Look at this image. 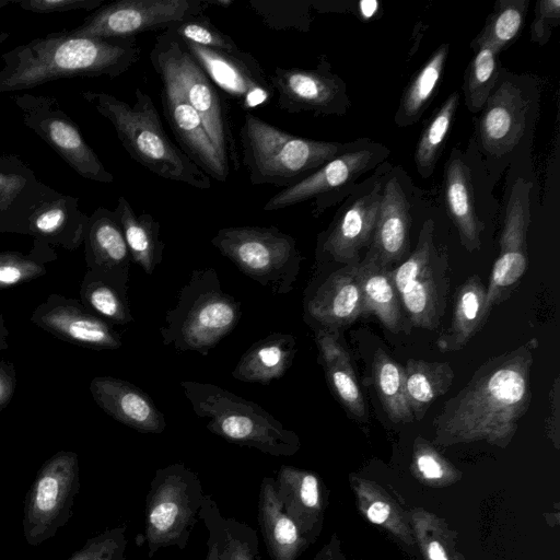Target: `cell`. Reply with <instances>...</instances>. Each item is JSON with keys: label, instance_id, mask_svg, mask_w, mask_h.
<instances>
[{"label": "cell", "instance_id": "cell-1", "mask_svg": "<svg viewBox=\"0 0 560 560\" xmlns=\"http://www.w3.org/2000/svg\"><path fill=\"white\" fill-rule=\"evenodd\" d=\"M536 338L483 362L433 420L441 446L482 441L505 448L527 412Z\"/></svg>", "mask_w": 560, "mask_h": 560}, {"label": "cell", "instance_id": "cell-2", "mask_svg": "<svg viewBox=\"0 0 560 560\" xmlns=\"http://www.w3.org/2000/svg\"><path fill=\"white\" fill-rule=\"evenodd\" d=\"M140 51L136 38H89L68 31L49 33L1 55L0 93L61 79H114L139 60Z\"/></svg>", "mask_w": 560, "mask_h": 560}, {"label": "cell", "instance_id": "cell-3", "mask_svg": "<svg viewBox=\"0 0 560 560\" xmlns=\"http://www.w3.org/2000/svg\"><path fill=\"white\" fill-rule=\"evenodd\" d=\"M82 97L114 127L128 154L154 175L196 189L211 187L210 177L166 135L152 98L140 88L133 104L105 92H82Z\"/></svg>", "mask_w": 560, "mask_h": 560}, {"label": "cell", "instance_id": "cell-4", "mask_svg": "<svg viewBox=\"0 0 560 560\" xmlns=\"http://www.w3.org/2000/svg\"><path fill=\"white\" fill-rule=\"evenodd\" d=\"M238 137L249 182L283 188L305 178L352 143L298 137L250 113L244 115Z\"/></svg>", "mask_w": 560, "mask_h": 560}, {"label": "cell", "instance_id": "cell-5", "mask_svg": "<svg viewBox=\"0 0 560 560\" xmlns=\"http://www.w3.org/2000/svg\"><path fill=\"white\" fill-rule=\"evenodd\" d=\"M179 386L206 428L225 441L277 457L300 450L299 435L258 404L212 383L180 381Z\"/></svg>", "mask_w": 560, "mask_h": 560}, {"label": "cell", "instance_id": "cell-6", "mask_svg": "<svg viewBox=\"0 0 560 560\" xmlns=\"http://www.w3.org/2000/svg\"><path fill=\"white\" fill-rule=\"evenodd\" d=\"M240 303L224 292L214 268L194 269L160 327L162 343L207 355L238 324Z\"/></svg>", "mask_w": 560, "mask_h": 560}, {"label": "cell", "instance_id": "cell-7", "mask_svg": "<svg viewBox=\"0 0 560 560\" xmlns=\"http://www.w3.org/2000/svg\"><path fill=\"white\" fill-rule=\"evenodd\" d=\"M203 498L198 474L183 463H173L155 470L143 510L149 558L161 548H186L200 520Z\"/></svg>", "mask_w": 560, "mask_h": 560}, {"label": "cell", "instance_id": "cell-8", "mask_svg": "<svg viewBox=\"0 0 560 560\" xmlns=\"http://www.w3.org/2000/svg\"><path fill=\"white\" fill-rule=\"evenodd\" d=\"M211 244L271 293L293 291L304 260L293 236L276 226H230L220 229Z\"/></svg>", "mask_w": 560, "mask_h": 560}, {"label": "cell", "instance_id": "cell-9", "mask_svg": "<svg viewBox=\"0 0 560 560\" xmlns=\"http://www.w3.org/2000/svg\"><path fill=\"white\" fill-rule=\"evenodd\" d=\"M434 222L424 221L417 245L398 266L388 270L408 328L434 330L445 313L450 293L447 249L433 240Z\"/></svg>", "mask_w": 560, "mask_h": 560}, {"label": "cell", "instance_id": "cell-10", "mask_svg": "<svg viewBox=\"0 0 560 560\" xmlns=\"http://www.w3.org/2000/svg\"><path fill=\"white\" fill-rule=\"evenodd\" d=\"M150 56L158 58L172 71L188 103L201 118L219 158L225 165L230 166L231 162L237 170L241 156L233 136L228 105L184 43L164 31L155 37Z\"/></svg>", "mask_w": 560, "mask_h": 560}, {"label": "cell", "instance_id": "cell-11", "mask_svg": "<svg viewBox=\"0 0 560 560\" xmlns=\"http://www.w3.org/2000/svg\"><path fill=\"white\" fill-rule=\"evenodd\" d=\"M88 222L77 197L37 179L0 220V233L30 235L37 242L74 250L83 244Z\"/></svg>", "mask_w": 560, "mask_h": 560}, {"label": "cell", "instance_id": "cell-12", "mask_svg": "<svg viewBox=\"0 0 560 560\" xmlns=\"http://www.w3.org/2000/svg\"><path fill=\"white\" fill-rule=\"evenodd\" d=\"M79 489L75 452L59 451L43 464L25 497L23 535L30 546L47 541L69 522Z\"/></svg>", "mask_w": 560, "mask_h": 560}, {"label": "cell", "instance_id": "cell-13", "mask_svg": "<svg viewBox=\"0 0 560 560\" xmlns=\"http://www.w3.org/2000/svg\"><path fill=\"white\" fill-rule=\"evenodd\" d=\"M388 153L387 148L369 139L353 141L343 153L273 195L262 209L276 211L313 200L312 213L319 217L327 208L348 196L354 187V180L383 162Z\"/></svg>", "mask_w": 560, "mask_h": 560}, {"label": "cell", "instance_id": "cell-14", "mask_svg": "<svg viewBox=\"0 0 560 560\" xmlns=\"http://www.w3.org/2000/svg\"><path fill=\"white\" fill-rule=\"evenodd\" d=\"M209 8L206 0H120L101 5L68 31L89 38L125 39L147 32L168 30Z\"/></svg>", "mask_w": 560, "mask_h": 560}, {"label": "cell", "instance_id": "cell-15", "mask_svg": "<svg viewBox=\"0 0 560 560\" xmlns=\"http://www.w3.org/2000/svg\"><path fill=\"white\" fill-rule=\"evenodd\" d=\"M23 124L45 141L81 177L112 184L114 175L88 144L77 124L54 96L21 94L12 97Z\"/></svg>", "mask_w": 560, "mask_h": 560}, {"label": "cell", "instance_id": "cell-16", "mask_svg": "<svg viewBox=\"0 0 560 560\" xmlns=\"http://www.w3.org/2000/svg\"><path fill=\"white\" fill-rule=\"evenodd\" d=\"M382 179L376 177L369 185L363 183L338 209L328 229L318 235L317 258L341 266H357L360 252L369 247L378 217Z\"/></svg>", "mask_w": 560, "mask_h": 560}, {"label": "cell", "instance_id": "cell-17", "mask_svg": "<svg viewBox=\"0 0 560 560\" xmlns=\"http://www.w3.org/2000/svg\"><path fill=\"white\" fill-rule=\"evenodd\" d=\"M268 78L277 106L285 113L340 116L350 106L345 82L331 71L324 55L314 69L276 67Z\"/></svg>", "mask_w": 560, "mask_h": 560}, {"label": "cell", "instance_id": "cell-18", "mask_svg": "<svg viewBox=\"0 0 560 560\" xmlns=\"http://www.w3.org/2000/svg\"><path fill=\"white\" fill-rule=\"evenodd\" d=\"M530 184L518 178L506 207L500 235V252L489 277L483 307L487 322L492 308L510 298L528 267L527 230Z\"/></svg>", "mask_w": 560, "mask_h": 560}, {"label": "cell", "instance_id": "cell-19", "mask_svg": "<svg viewBox=\"0 0 560 560\" xmlns=\"http://www.w3.org/2000/svg\"><path fill=\"white\" fill-rule=\"evenodd\" d=\"M183 43L212 83L244 109L265 106L275 96L268 74L249 52Z\"/></svg>", "mask_w": 560, "mask_h": 560}, {"label": "cell", "instance_id": "cell-20", "mask_svg": "<svg viewBox=\"0 0 560 560\" xmlns=\"http://www.w3.org/2000/svg\"><path fill=\"white\" fill-rule=\"evenodd\" d=\"M150 61L160 77L164 114L176 139L208 176L225 183L230 167L219 158L201 118L188 103L177 79L158 58L150 56Z\"/></svg>", "mask_w": 560, "mask_h": 560}, {"label": "cell", "instance_id": "cell-21", "mask_svg": "<svg viewBox=\"0 0 560 560\" xmlns=\"http://www.w3.org/2000/svg\"><path fill=\"white\" fill-rule=\"evenodd\" d=\"M362 316V295L355 266L319 273L303 298V319L314 330L339 331Z\"/></svg>", "mask_w": 560, "mask_h": 560}, {"label": "cell", "instance_id": "cell-22", "mask_svg": "<svg viewBox=\"0 0 560 560\" xmlns=\"http://www.w3.org/2000/svg\"><path fill=\"white\" fill-rule=\"evenodd\" d=\"M31 322L57 338L94 350L121 347L110 324L90 312L80 300L51 293L32 313Z\"/></svg>", "mask_w": 560, "mask_h": 560}, {"label": "cell", "instance_id": "cell-23", "mask_svg": "<svg viewBox=\"0 0 560 560\" xmlns=\"http://www.w3.org/2000/svg\"><path fill=\"white\" fill-rule=\"evenodd\" d=\"M83 245L88 271L128 292L131 258L113 210L98 207L89 215Z\"/></svg>", "mask_w": 560, "mask_h": 560}, {"label": "cell", "instance_id": "cell-24", "mask_svg": "<svg viewBox=\"0 0 560 560\" xmlns=\"http://www.w3.org/2000/svg\"><path fill=\"white\" fill-rule=\"evenodd\" d=\"M528 103L516 84L504 80L490 93L479 118V138L491 155H503L520 141L525 130Z\"/></svg>", "mask_w": 560, "mask_h": 560}, {"label": "cell", "instance_id": "cell-25", "mask_svg": "<svg viewBox=\"0 0 560 560\" xmlns=\"http://www.w3.org/2000/svg\"><path fill=\"white\" fill-rule=\"evenodd\" d=\"M89 388L97 406L116 421L142 433L159 434L165 430L164 415L145 392L130 382L96 376Z\"/></svg>", "mask_w": 560, "mask_h": 560}, {"label": "cell", "instance_id": "cell-26", "mask_svg": "<svg viewBox=\"0 0 560 560\" xmlns=\"http://www.w3.org/2000/svg\"><path fill=\"white\" fill-rule=\"evenodd\" d=\"M276 491L285 513L311 544L320 534L326 508L325 486L314 471L282 465L275 478Z\"/></svg>", "mask_w": 560, "mask_h": 560}, {"label": "cell", "instance_id": "cell-27", "mask_svg": "<svg viewBox=\"0 0 560 560\" xmlns=\"http://www.w3.org/2000/svg\"><path fill=\"white\" fill-rule=\"evenodd\" d=\"M410 203L397 177L382 188L378 217L369 252L387 269L405 260L410 247Z\"/></svg>", "mask_w": 560, "mask_h": 560}, {"label": "cell", "instance_id": "cell-28", "mask_svg": "<svg viewBox=\"0 0 560 560\" xmlns=\"http://www.w3.org/2000/svg\"><path fill=\"white\" fill-rule=\"evenodd\" d=\"M318 349L327 384L349 416L365 421L369 412L358 383L350 353L340 340L339 331L315 329Z\"/></svg>", "mask_w": 560, "mask_h": 560}, {"label": "cell", "instance_id": "cell-29", "mask_svg": "<svg viewBox=\"0 0 560 560\" xmlns=\"http://www.w3.org/2000/svg\"><path fill=\"white\" fill-rule=\"evenodd\" d=\"M199 515L208 532L203 560H261L257 532L223 515L211 494H205Z\"/></svg>", "mask_w": 560, "mask_h": 560}, {"label": "cell", "instance_id": "cell-30", "mask_svg": "<svg viewBox=\"0 0 560 560\" xmlns=\"http://www.w3.org/2000/svg\"><path fill=\"white\" fill-rule=\"evenodd\" d=\"M257 518L271 560H298L310 546L295 522L282 508L273 477H264L260 482Z\"/></svg>", "mask_w": 560, "mask_h": 560}, {"label": "cell", "instance_id": "cell-31", "mask_svg": "<svg viewBox=\"0 0 560 560\" xmlns=\"http://www.w3.org/2000/svg\"><path fill=\"white\" fill-rule=\"evenodd\" d=\"M444 197L462 245L469 253L479 250L485 224L476 213L469 170L456 150L445 164Z\"/></svg>", "mask_w": 560, "mask_h": 560}, {"label": "cell", "instance_id": "cell-32", "mask_svg": "<svg viewBox=\"0 0 560 560\" xmlns=\"http://www.w3.org/2000/svg\"><path fill=\"white\" fill-rule=\"evenodd\" d=\"M362 295V315H374L393 334H409L396 289L387 268L369 250L355 266Z\"/></svg>", "mask_w": 560, "mask_h": 560}, {"label": "cell", "instance_id": "cell-33", "mask_svg": "<svg viewBox=\"0 0 560 560\" xmlns=\"http://www.w3.org/2000/svg\"><path fill=\"white\" fill-rule=\"evenodd\" d=\"M298 342L293 335L273 332L254 342L232 371L233 378L262 385L281 378L293 363Z\"/></svg>", "mask_w": 560, "mask_h": 560}, {"label": "cell", "instance_id": "cell-34", "mask_svg": "<svg viewBox=\"0 0 560 560\" xmlns=\"http://www.w3.org/2000/svg\"><path fill=\"white\" fill-rule=\"evenodd\" d=\"M121 228L131 262L138 265L148 276H151L163 260L165 244L160 238L159 221L142 212L136 214L128 200L120 196L113 210Z\"/></svg>", "mask_w": 560, "mask_h": 560}, {"label": "cell", "instance_id": "cell-35", "mask_svg": "<svg viewBox=\"0 0 560 560\" xmlns=\"http://www.w3.org/2000/svg\"><path fill=\"white\" fill-rule=\"evenodd\" d=\"M487 287L478 275L466 279L457 289L451 325L441 334L436 346L442 352L458 351L483 327Z\"/></svg>", "mask_w": 560, "mask_h": 560}, {"label": "cell", "instance_id": "cell-36", "mask_svg": "<svg viewBox=\"0 0 560 560\" xmlns=\"http://www.w3.org/2000/svg\"><path fill=\"white\" fill-rule=\"evenodd\" d=\"M350 485L361 514L407 546H413L415 538L408 514L376 482L355 475L350 476Z\"/></svg>", "mask_w": 560, "mask_h": 560}, {"label": "cell", "instance_id": "cell-37", "mask_svg": "<svg viewBox=\"0 0 560 560\" xmlns=\"http://www.w3.org/2000/svg\"><path fill=\"white\" fill-rule=\"evenodd\" d=\"M405 384L415 419L422 420L431 404L451 387L455 373L448 362L408 359Z\"/></svg>", "mask_w": 560, "mask_h": 560}, {"label": "cell", "instance_id": "cell-38", "mask_svg": "<svg viewBox=\"0 0 560 560\" xmlns=\"http://www.w3.org/2000/svg\"><path fill=\"white\" fill-rule=\"evenodd\" d=\"M448 48V44H442L409 82L395 116L398 126L415 124L427 109L441 81Z\"/></svg>", "mask_w": 560, "mask_h": 560}, {"label": "cell", "instance_id": "cell-39", "mask_svg": "<svg viewBox=\"0 0 560 560\" xmlns=\"http://www.w3.org/2000/svg\"><path fill=\"white\" fill-rule=\"evenodd\" d=\"M373 383L388 419L393 423H410L415 420L405 384V371L382 348L372 361Z\"/></svg>", "mask_w": 560, "mask_h": 560}, {"label": "cell", "instance_id": "cell-40", "mask_svg": "<svg viewBox=\"0 0 560 560\" xmlns=\"http://www.w3.org/2000/svg\"><path fill=\"white\" fill-rule=\"evenodd\" d=\"M80 302L93 314L108 324L132 323L128 292L107 280L86 271L80 285Z\"/></svg>", "mask_w": 560, "mask_h": 560}, {"label": "cell", "instance_id": "cell-41", "mask_svg": "<svg viewBox=\"0 0 560 560\" xmlns=\"http://www.w3.org/2000/svg\"><path fill=\"white\" fill-rule=\"evenodd\" d=\"M476 48L466 75L464 91L470 112L480 110L499 81V51L480 35L471 43Z\"/></svg>", "mask_w": 560, "mask_h": 560}, {"label": "cell", "instance_id": "cell-42", "mask_svg": "<svg viewBox=\"0 0 560 560\" xmlns=\"http://www.w3.org/2000/svg\"><path fill=\"white\" fill-rule=\"evenodd\" d=\"M407 514L424 560L458 559L455 534L441 517L423 509H413Z\"/></svg>", "mask_w": 560, "mask_h": 560}, {"label": "cell", "instance_id": "cell-43", "mask_svg": "<svg viewBox=\"0 0 560 560\" xmlns=\"http://www.w3.org/2000/svg\"><path fill=\"white\" fill-rule=\"evenodd\" d=\"M458 103L459 95L457 92H453L432 116L419 138L415 151V162L423 178L430 177L434 171Z\"/></svg>", "mask_w": 560, "mask_h": 560}, {"label": "cell", "instance_id": "cell-44", "mask_svg": "<svg viewBox=\"0 0 560 560\" xmlns=\"http://www.w3.org/2000/svg\"><path fill=\"white\" fill-rule=\"evenodd\" d=\"M410 470L421 483L434 488L451 486L462 478L460 470L422 436L413 442Z\"/></svg>", "mask_w": 560, "mask_h": 560}, {"label": "cell", "instance_id": "cell-45", "mask_svg": "<svg viewBox=\"0 0 560 560\" xmlns=\"http://www.w3.org/2000/svg\"><path fill=\"white\" fill-rule=\"evenodd\" d=\"M527 7L525 0L498 1L479 35L501 52L520 35Z\"/></svg>", "mask_w": 560, "mask_h": 560}, {"label": "cell", "instance_id": "cell-46", "mask_svg": "<svg viewBox=\"0 0 560 560\" xmlns=\"http://www.w3.org/2000/svg\"><path fill=\"white\" fill-rule=\"evenodd\" d=\"M47 245L35 241L28 255L15 250L0 252V289L19 285L46 275L45 262L56 254L44 255Z\"/></svg>", "mask_w": 560, "mask_h": 560}, {"label": "cell", "instance_id": "cell-47", "mask_svg": "<svg viewBox=\"0 0 560 560\" xmlns=\"http://www.w3.org/2000/svg\"><path fill=\"white\" fill-rule=\"evenodd\" d=\"M250 8L272 30L307 32L311 26L310 7L305 1H249Z\"/></svg>", "mask_w": 560, "mask_h": 560}, {"label": "cell", "instance_id": "cell-48", "mask_svg": "<svg viewBox=\"0 0 560 560\" xmlns=\"http://www.w3.org/2000/svg\"><path fill=\"white\" fill-rule=\"evenodd\" d=\"M36 180L35 172L18 155L0 156V220Z\"/></svg>", "mask_w": 560, "mask_h": 560}, {"label": "cell", "instance_id": "cell-49", "mask_svg": "<svg viewBox=\"0 0 560 560\" xmlns=\"http://www.w3.org/2000/svg\"><path fill=\"white\" fill-rule=\"evenodd\" d=\"M180 40L208 48L238 49L236 43L203 14L192 16L166 30Z\"/></svg>", "mask_w": 560, "mask_h": 560}, {"label": "cell", "instance_id": "cell-50", "mask_svg": "<svg viewBox=\"0 0 560 560\" xmlns=\"http://www.w3.org/2000/svg\"><path fill=\"white\" fill-rule=\"evenodd\" d=\"M127 526L108 528L89 538L68 560H128Z\"/></svg>", "mask_w": 560, "mask_h": 560}, {"label": "cell", "instance_id": "cell-51", "mask_svg": "<svg viewBox=\"0 0 560 560\" xmlns=\"http://www.w3.org/2000/svg\"><path fill=\"white\" fill-rule=\"evenodd\" d=\"M16 4L25 11L48 14L74 10L94 11L104 4L103 0H0V8Z\"/></svg>", "mask_w": 560, "mask_h": 560}, {"label": "cell", "instance_id": "cell-52", "mask_svg": "<svg viewBox=\"0 0 560 560\" xmlns=\"http://www.w3.org/2000/svg\"><path fill=\"white\" fill-rule=\"evenodd\" d=\"M560 21V1L540 0L536 3L535 20L530 25L532 40L545 45Z\"/></svg>", "mask_w": 560, "mask_h": 560}, {"label": "cell", "instance_id": "cell-53", "mask_svg": "<svg viewBox=\"0 0 560 560\" xmlns=\"http://www.w3.org/2000/svg\"><path fill=\"white\" fill-rule=\"evenodd\" d=\"M550 409L551 413L547 419V433L555 444L556 448H559V424H560V381L557 376L553 380L550 388Z\"/></svg>", "mask_w": 560, "mask_h": 560}, {"label": "cell", "instance_id": "cell-54", "mask_svg": "<svg viewBox=\"0 0 560 560\" xmlns=\"http://www.w3.org/2000/svg\"><path fill=\"white\" fill-rule=\"evenodd\" d=\"M16 387V371L14 364L0 361V410L4 409L12 399Z\"/></svg>", "mask_w": 560, "mask_h": 560}, {"label": "cell", "instance_id": "cell-55", "mask_svg": "<svg viewBox=\"0 0 560 560\" xmlns=\"http://www.w3.org/2000/svg\"><path fill=\"white\" fill-rule=\"evenodd\" d=\"M312 560H348L342 551L341 542L336 534L322 546Z\"/></svg>", "mask_w": 560, "mask_h": 560}, {"label": "cell", "instance_id": "cell-56", "mask_svg": "<svg viewBox=\"0 0 560 560\" xmlns=\"http://www.w3.org/2000/svg\"><path fill=\"white\" fill-rule=\"evenodd\" d=\"M380 3L375 0H363L358 3L359 16L369 20L375 16Z\"/></svg>", "mask_w": 560, "mask_h": 560}, {"label": "cell", "instance_id": "cell-57", "mask_svg": "<svg viewBox=\"0 0 560 560\" xmlns=\"http://www.w3.org/2000/svg\"><path fill=\"white\" fill-rule=\"evenodd\" d=\"M8 338L9 329L5 326L3 315L0 312V350H7L9 348Z\"/></svg>", "mask_w": 560, "mask_h": 560}, {"label": "cell", "instance_id": "cell-58", "mask_svg": "<svg viewBox=\"0 0 560 560\" xmlns=\"http://www.w3.org/2000/svg\"><path fill=\"white\" fill-rule=\"evenodd\" d=\"M208 5H217L220 8H229L234 3L233 0H206Z\"/></svg>", "mask_w": 560, "mask_h": 560}, {"label": "cell", "instance_id": "cell-59", "mask_svg": "<svg viewBox=\"0 0 560 560\" xmlns=\"http://www.w3.org/2000/svg\"><path fill=\"white\" fill-rule=\"evenodd\" d=\"M9 33L0 31V46L2 45L3 42H5L9 38Z\"/></svg>", "mask_w": 560, "mask_h": 560}]
</instances>
